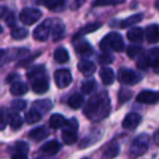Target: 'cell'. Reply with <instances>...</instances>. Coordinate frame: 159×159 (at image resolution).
I'll return each mask as SVG.
<instances>
[{
	"label": "cell",
	"instance_id": "20",
	"mask_svg": "<svg viewBox=\"0 0 159 159\" xmlns=\"http://www.w3.org/2000/svg\"><path fill=\"white\" fill-rule=\"evenodd\" d=\"M144 36V32L139 27H133L126 34V37L132 43H142Z\"/></svg>",
	"mask_w": 159,
	"mask_h": 159
},
{
	"label": "cell",
	"instance_id": "13",
	"mask_svg": "<svg viewBox=\"0 0 159 159\" xmlns=\"http://www.w3.org/2000/svg\"><path fill=\"white\" fill-rule=\"evenodd\" d=\"M145 36L148 43H157L159 42V25L152 24L148 25L145 31Z\"/></svg>",
	"mask_w": 159,
	"mask_h": 159
},
{
	"label": "cell",
	"instance_id": "3",
	"mask_svg": "<svg viewBox=\"0 0 159 159\" xmlns=\"http://www.w3.org/2000/svg\"><path fill=\"white\" fill-rule=\"evenodd\" d=\"M100 49L102 51H116L122 52L124 50V42L119 33H109L100 42Z\"/></svg>",
	"mask_w": 159,
	"mask_h": 159
},
{
	"label": "cell",
	"instance_id": "25",
	"mask_svg": "<svg viewBox=\"0 0 159 159\" xmlns=\"http://www.w3.org/2000/svg\"><path fill=\"white\" fill-rule=\"evenodd\" d=\"M66 118L60 113H55L49 119V124L52 129H60L66 124Z\"/></svg>",
	"mask_w": 159,
	"mask_h": 159
},
{
	"label": "cell",
	"instance_id": "28",
	"mask_svg": "<svg viewBox=\"0 0 159 159\" xmlns=\"http://www.w3.org/2000/svg\"><path fill=\"white\" fill-rule=\"evenodd\" d=\"M53 58H55V60L58 63H66V62H68L69 59H70L69 53L66 48L56 49V51L53 52Z\"/></svg>",
	"mask_w": 159,
	"mask_h": 159
},
{
	"label": "cell",
	"instance_id": "47",
	"mask_svg": "<svg viewBox=\"0 0 159 159\" xmlns=\"http://www.w3.org/2000/svg\"><path fill=\"white\" fill-rule=\"evenodd\" d=\"M154 69H155V71H156V73H159V66H156V68H154Z\"/></svg>",
	"mask_w": 159,
	"mask_h": 159
},
{
	"label": "cell",
	"instance_id": "48",
	"mask_svg": "<svg viewBox=\"0 0 159 159\" xmlns=\"http://www.w3.org/2000/svg\"><path fill=\"white\" fill-rule=\"evenodd\" d=\"M156 8L159 10V0H158V1H157V3H156Z\"/></svg>",
	"mask_w": 159,
	"mask_h": 159
},
{
	"label": "cell",
	"instance_id": "18",
	"mask_svg": "<svg viewBox=\"0 0 159 159\" xmlns=\"http://www.w3.org/2000/svg\"><path fill=\"white\" fill-rule=\"evenodd\" d=\"M29 91V87H27V84L23 82H20V81H16L13 84L11 85V89H10V92L13 96H22L24 94L27 93Z\"/></svg>",
	"mask_w": 159,
	"mask_h": 159
},
{
	"label": "cell",
	"instance_id": "33",
	"mask_svg": "<svg viewBox=\"0 0 159 159\" xmlns=\"http://www.w3.org/2000/svg\"><path fill=\"white\" fill-rule=\"evenodd\" d=\"M125 0H95L93 7H107V6H117L123 3Z\"/></svg>",
	"mask_w": 159,
	"mask_h": 159
},
{
	"label": "cell",
	"instance_id": "6",
	"mask_svg": "<svg viewBox=\"0 0 159 159\" xmlns=\"http://www.w3.org/2000/svg\"><path fill=\"white\" fill-rule=\"evenodd\" d=\"M42 18V12L35 8H26L23 9L20 13V20L25 25H33Z\"/></svg>",
	"mask_w": 159,
	"mask_h": 159
},
{
	"label": "cell",
	"instance_id": "2",
	"mask_svg": "<svg viewBox=\"0 0 159 159\" xmlns=\"http://www.w3.org/2000/svg\"><path fill=\"white\" fill-rule=\"evenodd\" d=\"M26 75L32 81V89L36 94H45L48 91V77L45 75V68L43 66L33 68Z\"/></svg>",
	"mask_w": 159,
	"mask_h": 159
},
{
	"label": "cell",
	"instance_id": "9",
	"mask_svg": "<svg viewBox=\"0 0 159 159\" xmlns=\"http://www.w3.org/2000/svg\"><path fill=\"white\" fill-rule=\"evenodd\" d=\"M136 100L137 102L146 104V105L156 104L159 100V94L152 91H143L137 95Z\"/></svg>",
	"mask_w": 159,
	"mask_h": 159
},
{
	"label": "cell",
	"instance_id": "7",
	"mask_svg": "<svg viewBox=\"0 0 159 159\" xmlns=\"http://www.w3.org/2000/svg\"><path fill=\"white\" fill-rule=\"evenodd\" d=\"M51 25H52L51 19L45 20L42 24L38 25L33 33L34 39L38 40V42H45V40H47V38H48V36H49V33H50Z\"/></svg>",
	"mask_w": 159,
	"mask_h": 159
},
{
	"label": "cell",
	"instance_id": "38",
	"mask_svg": "<svg viewBox=\"0 0 159 159\" xmlns=\"http://www.w3.org/2000/svg\"><path fill=\"white\" fill-rule=\"evenodd\" d=\"M94 87H95L94 80H89V81H85L82 84V91H83V93H85V94H89L94 89Z\"/></svg>",
	"mask_w": 159,
	"mask_h": 159
},
{
	"label": "cell",
	"instance_id": "44",
	"mask_svg": "<svg viewBox=\"0 0 159 159\" xmlns=\"http://www.w3.org/2000/svg\"><path fill=\"white\" fill-rule=\"evenodd\" d=\"M74 1H75V3H76V7H81L86 0H74Z\"/></svg>",
	"mask_w": 159,
	"mask_h": 159
},
{
	"label": "cell",
	"instance_id": "45",
	"mask_svg": "<svg viewBox=\"0 0 159 159\" xmlns=\"http://www.w3.org/2000/svg\"><path fill=\"white\" fill-rule=\"evenodd\" d=\"M5 12H6V8L0 7V18H2L5 16Z\"/></svg>",
	"mask_w": 159,
	"mask_h": 159
},
{
	"label": "cell",
	"instance_id": "36",
	"mask_svg": "<svg viewBox=\"0 0 159 159\" xmlns=\"http://www.w3.org/2000/svg\"><path fill=\"white\" fill-rule=\"evenodd\" d=\"M98 61H99V63L102 64V66H105V64H109V63H111V62L113 61V56L110 55L108 51H105L102 55L99 56V58H98Z\"/></svg>",
	"mask_w": 159,
	"mask_h": 159
},
{
	"label": "cell",
	"instance_id": "40",
	"mask_svg": "<svg viewBox=\"0 0 159 159\" xmlns=\"http://www.w3.org/2000/svg\"><path fill=\"white\" fill-rule=\"evenodd\" d=\"M63 128L66 129V130H71V131H75V132H76L77 128H79L77 121L75 119L68 120V121H66V124L63 125Z\"/></svg>",
	"mask_w": 159,
	"mask_h": 159
},
{
	"label": "cell",
	"instance_id": "21",
	"mask_svg": "<svg viewBox=\"0 0 159 159\" xmlns=\"http://www.w3.org/2000/svg\"><path fill=\"white\" fill-rule=\"evenodd\" d=\"M75 50L77 53L82 56H91L93 53V48L91 45L85 40H80L76 45H75Z\"/></svg>",
	"mask_w": 159,
	"mask_h": 159
},
{
	"label": "cell",
	"instance_id": "4",
	"mask_svg": "<svg viewBox=\"0 0 159 159\" xmlns=\"http://www.w3.org/2000/svg\"><path fill=\"white\" fill-rule=\"evenodd\" d=\"M149 141L150 137L147 134H141L137 137H135L130 148L131 154L133 156H141V155L145 154L146 150L149 147Z\"/></svg>",
	"mask_w": 159,
	"mask_h": 159
},
{
	"label": "cell",
	"instance_id": "41",
	"mask_svg": "<svg viewBox=\"0 0 159 159\" xmlns=\"http://www.w3.org/2000/svg\"><path fill=\"white\" fill-rule=\"evenodd\" d=\"M14 23H16V18H14V14L12 12H10L9 14L7 16L6 18V24L10 27H13L14 26Z\"/></svg>",
	"mask_w": 159,
	"mask_h": 159
},
{
	"label": "cell",
	"instance_id": "17",
	"mask_svg": "<svg viewBox=\"0 0 159 159\" xmlns=\"http://www.w3.org/2000/svg\"><path fill=\"white\" fill-rule=\"evenodd\" d=\"M147 63L149 66L156 68L159 66V48H152L147 52V55L145 56Z\"/></svg>",
	"mask_w": 159,
	"mask_h": 159
},
{
	"label": "cell",
	"instance_id": "31",
	"mask_svg": "<svg viewBox=\"0 0 159 159\" xmlns=\"http://www.w3.org/2000/svg\"><path fill=\"white\" fill-rule=\"evenodd\" d=\"M40 119H42V115H40L37 110H35V109H32V110H30L29 112L25 115V121L29 124L37 123Z\"/></svg>",
	"mask_w": 159,
	"mask_h": 159
},
{
	"label": "cell",
	"instance_id": "11",
	"mask_svg": "<svg viewBox=\"0 0 159 159\" xmlns=\"http://www.w3.org/2000/svg\"><path fill=\"white\" fill-rule=\"evenodd\" d=\"M142 121V117L137 113H129L126 115V117L124 118L123 122H122V126L126 130H133L139 124V122Z\"/></svg>",
	"mask_w": 159,
	"mask_h": 159
},
{
	"label": "cell",
	"instance_id": "10",
	"mask_svg": "<svg viewBox=\"0 0 159 159\" xmlns=\"http://www.w3.org/2000/svg\"><path fill=\"white\" fill-rule=\"evenodd\" d=\"M29 145L27 143L23 141H19L16 143L13 147V154H12V158L14 159H24L27 157V154H29Z\"/></svg>",
	"mask_w": 159,
	"mask_h": 159
},
{
	"label": "cell",
	"instance_id": "22",
	"mask_svg": "<svg viewBox=\"0 0 159 159\" xmlns=\"http://www.w3.org/2000/svg\"><path fill=\"white\" fill-rule=\"evenodd\" d=\"M47 136H48V132H47L46 128H44V126L36 128L30 132V137L36 142L43 141V139H45V137H47Z\"/></svg>",
	"mask_w": 159,
	"mask_h": 159
},
{
	"label": "cell",
	"instance_id": "42",
	"mask_svg": "<svg viewBox=\"0 0 159 159\" xmlns=\"http://www.w3.org/2000/svg\"><path fill=\"white\" fill-rule=\"evenodd\" d=\"M137 66H139V69H142V70H146V69L148 68V63H147V60H146L145 57H143L141 60H139V62H137Z\"/></svg>",
	"mask_w": 159,
	"mask_h": 159
},
{
	"label": "cell",
	"instance_id": "1",
	"mask_svg": "<svg viewBox=\"0 0 159 159\" xmlns=\"http://www.w3.org/2000/svg\"><path fill=\"white\" fill-rule=\"evenodd\" d=\"M110 112V100L108 94L102 92L93 96L84 107V115L94 122H98L107 118Z\"/></svg>",
	"mask_w": 159,
	"mask_h": 159
},
{
	"label": "cell",
	"instance_id": "26",
	"mask_svg": "<svg viewBox=\"0 0 159 159\" xmlns=\"http://www.w3.org/2000/svg\"><path fill=\"white\" fill-rule=\"evenodd\" d=\"M100 26H102V23H91V24H89V25H86V26L83 27V29L74 36V39H79L80 37H82V36L86 35V34L93 33V32L97 31Z\"/></svg>",
	"mask_w": 159,
	"mask_h": 159
},
{
	"label": "cell",
	"instance_id": "35",
	"mask_svg": "<svg viewBox=\"0 0 159 159\" xmlns=\"http://www.w3.org/2000/svg\"><path fill=\"white\" fill-rule=\"evenodd\" d=\"M142 49L141 46H130L128 48V56L131 58V59H136L137 57L142 55Z\"/></svg>",
	"mask_w": 159,
	"mask_h": 159
},
{
	"label": "cell",
	"instance_id": "32",
	"mask_svg": "<svg viewBox=\"0 0 159 159\" xmlns=\"http://www.w3.org/2000/svg\"><path fill=\"white\" fill-rule=\"evenodd\" d=\"M119 150H120L119 145L112 144V145L108 146V147L106 148V150H105L104 154H102V157H104V158H115V157L118 156V154H119Z\"/></svg>",
	"mask_w": 159,
	"mask_h": 159
},
{
	"label": "cell",
	"instance_id": "37",
	"mask_svg": "<svg viewBox=\"0 0 159 159\" xmlns=\"http://www.w3.org/2000/svg\"><path fill=\"white\" fill-rule=\"evenodd\" d=\"M132 97V92L129 89H121L119 92V102L123 104V102H128L130 98Z\"/></svg>",
	"mask_w": 159,
	"mask_h": 159
},
{
	"label": "cell",
	"instance_id": "39",
	"mask_svg": "<svg viewBox=\"0 0 159 159\" xmlns=\"http://www.w3.org/2000/svg\"><path fill=\"white\" fill-rule=\"evenodd\" d=\"M11 107H12V109H14V110L21 111V110H23L25 107H26V102H25L24 100L16 99V100H13V102H11Z\"/></svg>",
	"mask_w": 159,
	"mask_h": 159
},
{
	"label": "cell",
	"instance_id": "8",
	"mask_svg": "<svg viewBox=\"0 0 159 159\" xmlns=\"http://www.w3.org/2000/svg\"><path fill=\"white\" fill-rule=\"evenodd\" d=\"M55 82L59 89H66L72 82V75L71 72L66 69L57 70L55 73Z\"/></svg>",
	"mask_w": 159,
	"mask_h": 159
},
{
	"label": "cell",
	"instance_id": "16",
	"mask_svg": "<svg viewBox=\"0 0 159 159\" xmlns=\"http://www.w3.org/2000/svg\"><path fill=\"white\" fill-rule=\"evenodd\" d=\"M60 147L61 146H60V144L57 141H49L40 147V152L46 155H49V156H52V155H56L59 152Z\"/></svg>",
	"mask_w": 159,
	"mask_h": 159
},
{
	"label": "cell",
	"instance_id": "19",
	"mask_svg": "<svg viewBox=\"0 0 159 159\" xmlns=\"http://www.w3.org/2000/svg\"><path fill=\"white\" fill-rule=\"evenodd\" d=\"M45 7L53 12H60L64 8V0H44Z\"/></svg>",
	"mask_w": 159,
	"mask_h": 159
},
{
	"label": "cell",
	"instance_id": "5",
	"mask_svg": "<svg viewBox=\"0 0 159 159\" xmlns=\"http://www.w3.org/2000/svg\"><path fill=\"white\" fill-rule=\"evenodd\" d=\"M143 79L141 74H137L133 70L130 69H121L118 73V80L119 82L125 85H134Z\"/></svg>",
	"mask_w": 159,
	"mask_h": 159
},
{
	"label": "cell",
	"instance_id": "27",
	"mask_svg": "<svg viewBox=\"0 0 159 159\" xmlns=\"http://www.w3.org/2000/svg\"><path fill=\"white\" fill-rule=\"evenodd\" d=\"M143 16H144L142 13H136L132 16H129L128 19H125V20H123L121 23H120V26H121L122 29H126V27L132 26L133 24H136V23L141 22Z\"/></svg>",
	"mask_w": 159,
	"mask_h": 159
},
{
	"label": "cell",
	"instance_id": "24",
	"mask_svg": "<svg viewBox=\"0 0 159 159\" xmlns=\"http://www.w3.org/2000/svg\"><path fill=\"white\" fill-rule=\"evenodd\" d=\"M8 122H9L10 126H11L12 130L16 131L19 129H21L22 126V118L20 117V115L16 112H12L8 116Z\"/></svg>",
	"mask_w": 159,
	"mask_h": 159
},
{
	"label": "cell",
	"instance_id": "30",
	"mask_svg": "<svg viewBox=\"0 0 159 159\" xmlns=\"http://www.w3.org/2000/svg\"><path fill=\"white\" fill-rule=\"evenodd\" d=\"M62 141L64 142V144L66 145H72L75 142L77 141V136L75 131H71V130H66L64 129L63 132H62Z\"/></svg>",
	"mask_w": 159,
	"mask_h": 159
},
{
	"label": "cell",
	"instance_id": "15",
	"mask_svg": "<svg viewBox=\"0 0 159 159\" xmlns=\"http://www.w3.org/2000/svg\"><path fill=\"white\" fill-rule=\"evenodd\" d=\"M34 108L35 110H37L40 115H44V113H47L52 109V102L49 99H42V100H37V102H34Z\"/></svg>",
	"mask_w": 159,
	"mask_h": 159
},
{
	"label": "cell",
	"instance_id": "23",
	"mask_svg": "<svg viewBox=\"0 0 159 159\" xmlns=\"http://www.w3.org/2000/svg\"><path fill=\"white\" fill-rule=\"evenodd\" d=\"M51 29H52V38L53 40H59L63 37L64 35V24L61 23L60 21H57L56 23H52L51 25Z\"/></svg>",
	"mask_w": 159,
	"mask_h": 159
},
{
	"label": "cell",
	"instance_id": "12",
	"mask_svg": "<svg viewBox=\"0 0 159 159\" xmlns=\"http://www.w3.org/2000/svg\"><path fill=\"white\" fill-rule=\"evenodd\" d=\"M77 69L80 70V72H82L83 75L89 76L96 71V66L94 62L89 61V60H81L77 64Z\"/></svg>",
	"mask_w": 159,
	"mask_h": 159
},
{
	"label": "cell",
	"instance_id": "34",
	"mask_svg": "<svg viewBox=\"0 0 159 159\" xmlns=\"http://www.w3.org/2000/svg\"><path fill=\"white\" fill-rule=\"evenodd\" d=\"M27 35H29V31L24 27H16L11 32V36L14 39H24Z\"/></svg>",
	"mask_w": 159,
	"mask_h": 159
},
{
	"label": "cell",
	"instance_id": "29",
	"mask_svg": "<svg viewBox=\"0 0 159 159\" xmlns=\"http://www.w3.org/2000/svg\"><path fill=\"white\" fill-rule=\"evenodd\" d=\"M83 104H84V98L80 94H73L68 99V105L72 109H79L80 107H82Z\"/></svg>",
	"mask_w": 159,
	"mask_h": 159
},
{
	"label": "cell",
	"instance_id": "43",
	"mask_svg": "<svg viewBox=\"0 0 159 159\" xmlns=\"http://www.w3.org/2000/svg\"><path fill=\"white\" fill-rule=\"evenodd\" d=\"M7 126V120H6L5 116L0 113V131H3Z\"/></svg>",
	"mask_w": 159,
	"mask_h": 159
},
{
	"label": "cell",
	"instance_id": "46",
	"mask_svg": "<svg viewBox=\"0 0 159 159\" xmlns=\"http://www.w3.org/2000/svg\"><path fill=\"white\" fill-rule=\"evenodd\" d=\"M5 55V50H2V49H0V59L2 58V56Z\"/></svg>",
	"mask_w": 159,
	"mask_h": 159
},
{
	"label": "cell",
	"instance_id": "49",
	"mask_svg": "<svg viewBox=\"0 0 159 159\" xmlns=\"http://www.w3.org/2000/svg\"><path fill=\"white\" fill-rule=\"evenodd\" d=\"M2 31H3V30H2V26H1V25H0V34L2 33Z\"/></svg>",
	"mask_w": 159,
	"mask_h": 159
},
{
	"label": "cell",
	"instance_id": "14",
	"mask_svg": "<svg viewBox=\"0 0 159 159\" xmlns=\"http://www.w3.org/2000/svg\"><path fill=\"white\" fill-rule=\"evenodd\" d=\"M99 77L102 79V83L105 85H111L115 81V73H113V70L110 68H102L99 71Z\"/></svg>",
	"mask_w": 159,
	"mask_h": 159
}]
</instances>
